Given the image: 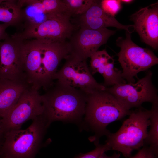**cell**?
I'll return each instance as SVG.
<instances>
[{
    "instance_id": "9a60e30c",
    "label": "cell",
    "mask_w": 158,
    "mask_h": 158,
    "mask_svg": "<svg viewBox=\"0 0 158 158\" xmlns=\"http://www.w3.org/2000/svg\"><path fill=\"white\" fill-rule=\"evenodd\" d=\"M90 58L89 68L92 75L98 73L103 77L104 86L126 83L122 76V71L114 67V60L106 49L97 51Z\"/></svg>"
},
{
    "instance_id": "2e32d148",
    "label": "cell",
    "mask_w": 158,
    "mask_h": 158,
    "mask_svg": "<svg viewBox=\"0 0 158 158\" xmlns=\"http://www.w3.org/2000/svg\"><path fill=\"white\" fill-rule=\"evenodd\" d=\"M31 86L26 81L0 79V117L2 118Z\"/></svg>"
},
{
    "instance_id": "603a6c76",
    "label": "cell",
    "mask_w": 158,
    "mask_h": 158,
    "mask_svg": "<svg viewBox=\"0 0 158 158\" xmlns=\"http://www.w3.org/2000/svg\"><path fill=\"white\" fill-rule=\"evenodd\" d=\"M129 158H156L154 154L149 147L144 146L137 153Z\"/></svg>"
},
{
    "instance_id": "4fadbf2b",
    "label": "cell",
    "mask_w": 158,
    "mask_h": 158,
    "mask_svg": "<svg viewBox=\"0 0 158 158\" xmlns=\"http://www.w3.org/2000/svg\"><path fill=\"white\" fill-rule=\"evenodd\" d=\"M135 30L145 44L154 49L158 47V3L141 8L130 16Z\"/></svg>"
},
{
    "instance_id": "8fae6325",
    "label": "cell",
    "mask_w": 158,
    "mask_h": 158,
    "mask_svg": "<svg viewBox=\"0 0 158 158\" xmlns=\"http://www.w3.org/2000/svg\"><path fill=\"white\" fill-rule=\"evenodd\" d=\"M23 41L11 35L0 41V79L27 82L22 57Z\"/></svg>"
},
{
    "instance_id": "5bb4252c",
    "label": "cell",
    "mask_w": 158,
    "mask_h": 158,
    "mask_svg": "<svg viewBox=\"0 0 158 158\" xmlns=\"http://www.w3.org/2000/svg\"><path fill=\"white\" fill-rule=\"evenodd\" d=\"M79 16L80 28L98 30L108 27H114L125 30L131 34L135 30L133 25H125L120 23L115 18L105 12L101 5V1L95 0L83 14Z\"/></svg>"
},
{
    "instance_id": "ac0fdd59",
    "label": "cell",
    "mask_w": 158,
    "mask_h": 158,
    "mask_svg": "<svg viewBox=\"0 0 158 158\" xmlns=\"http://www.w3.org/2000/svg\"><path fill=\"white\" fill-rule=\"evenodd\" d=\"M19 1L21 5H31L48 16L65 14L70 15L63 0H21Z\"/></svg>"
},
{
    "instance_id": "7a4b0ae2",
    "label": "cell",
    "mask_w": 158,
    "mask_h": 158,
    "mask_svg": "<svg viewBox=\"0 0 158 158\" xmlns=\"http://www.w3.org/2000/svg\"><path fill=\"white\" fill-rule=\"evenodd\" d=\"M42 95V115L49 126L53 122L74 121L85 114L88 94L56 81Z\"/></svg>"
},
{
    "instance_id": "d4e9b609",
    "label": "cell",
    "mask_w": 158,
    "mask_h": 158,
    "mask_svg": "<svg viewBox=\"0 0 158 158\" xmlns=\"http://www.w3.org/2000/svg\"><path fill=\"white\" fill-rule=\"evenodd\" d=\"M6 132L0 119V147L4 142Z\"/></svg>"
},
{
    "instance_id": "7c38bea8",
    "label": "cell",
    "mask_w": 158,
    "mask_h": 158,
    "mask_svg": "<svg viewBox=\"0 0 158 158\" xmlns=\"http://www.w3.org/2000/svg\"><path fill=\"white\" fill-rule=\"evenodd\" d=\"M115 31L104 28L98 30L80 28L74 32L68 42L69 55L87 60L99 48L107 42Z\"/></svg>"
},
{
    "instance_id": "9c48e42d",
    "label": "cell",
    "mask_w": 158,
    "mask_h": 158,
    "mask_svg": "<svg viewBox=\"0 0 158 158\" xmlns=\"http://www.w3.org/2000/svg\"><path fill=\"white\" fill-rule=\"evenodd\" d=\"M44 107L42 96L31 86L22 94L17 103L1 118L6 132L21 129L22 125L43 114Z\"/></svg>"
},
{
    "instance_id": "e0dca14e",
    "label": "cell",
    "mask_w": 158,
    "mask_h": 158,
    "mask_svg": "<svg viewBox=\"0 0 158 158\" xmlns=\"http://www.w3.org/2000/svg\"><path fill=\"white\" fill-rule=\"evenodd\" d=\"M23 20L22 8L18 1L0 0V21L17 26Z\"/></svg>"
},
{
    "instance_id": "ba28073f",
    "label": "cell",
    "mask_w": 158,
    "mask_h": 158,
    "mask_svg": "<svg viewBox=\"0 0 158 158\" xmlns=\"http://www.w3.org/2000/svg\"><path fill=\"white\" fill-rule=\"evenodd\" d=\"M71 16L68 14L55 15L40 24L25 25L22 32L13 36L23 40L37 39L47 43L65 42L75 29L70 21Z\"/></svg>"
},
{
    "instance_id": "83f0119b",
    "label": "cell",
    "mask_w": 158,
    "mask_h": 158,
    "mask_svg": "<svg viewBox=\"0 0 158 158\" xmlns=\"http://www.w3.org/2000/svg\"><path fill=\"white\" fill-rule=\"evenodd\" d=\"M0 158H1L0 154Z\"/></svg>"
},
{
    "instance_id": "d6986e66",
    "label": "cell",
    "mask_w": 158,
    "mask_h": 158,
    "mask_svg": "<svg viewBox=\"0 0 158 158\" xmlns=\"http://www.w3.org/2000/svg\"><path fill=\"white\" fill-rule=\"evenodd\" d=\"M150 118V129L145 140L149 147L157 158L158 153V102L152 104Z\"/></svg>"
},
{
    "instance_id": "8992f818",
    "label": "cell",
    "mask_w": 158,
    "mask_h": 158,
    "mask_svg": "<svg viewBox=\"0 0 158 158\" xmlns=\"http://www.w3.org/2000/svg\"><path fill=\"white\" fill-rule=\"evenodd\" d=\"M116 44L120 47L117 54L122 69V76L128 83L135 82L140 72L147 71L158 63V58L150 50L141 47L131 39V34L126 31L125 38L119 37Z\"/></svg>"
},
{
    "instance_id": "484cf974",
    "label": "cell",
    "mask_w": 158,
    "mask_h": 158,
    "mask_svg": "<svg viewBox=\"0 0 158 158\" xmlns=\"http://www.w3.org/2000/svg\"><path fill=\"white\" fill-rule=\"evenodd\" d=\"M120 156L119 154L116 153H114L111 156H108L104 152L101 154L99 158H120Z\"/></svg>"
},
{
    "instance_id": "52a82bcc",
    "label": "cell",
    "mask_w": 158,
    "mask_h": 158,
    "mask_svg": "<svg viewBox=\"0 0 158 158\" xmlns=\"http://www.w3.org/2000/svg\"><path fill=\"white\" fill-rule=\"evenodd\" d=\"M152 72L149 70L136 82L118 83L107 87L106 90L128 110L140 107L145 102H158V91L152 83Z\"/></svg>"
},
{
    "instance_id": "6da1fadb",
    "label": "cell",
    "mask_w": 158,
    "mask_h": 158,
    "mask_svg": "<svg viewBox=\"0 0 158 158\" xmlns=\"http://www.w3.org/2000/svg\"><path fill=\"white\" fill-rule=\"evenodd\" d=\"M69 53L67 42H42L33 46L28 52L25 61L27 82L37 90L42 87L47 90L54 83L60 63Z\"/></svg>"
},
{
    "instance_id": "44dd1931",
    "label": "cell",
    "mask_w": 158,
    "mask_h": 158,
    "mask_svg": "<svg viewBox=\"0 0 158 158\" xmlns=\"http://www.w3.org/2000/svg\"><path fill=\"white\" fill-rule=\"evenodd\" d=\"M121 2L119 0H103L101 1L102 10L108 14L114 16L121 8Z\"/></svg>"
},
{
    "instance_id": "277c9868",
    "label": "cell",
    "mask_w": 158,
    "mask_h": 158,
    "mask_svg": "<svg viewBox=\"0 0 158 158\" xmlns=\"http://www.w3.org/2000/svg\"><path fill=\"white\" fill-rule=\"evenodd\" d=\"M25 129L12 130L6 132L0 147L1 158H35L41 148L49 126L42 115L33 119Z\"/></svg>"
},
{
    "instance_id": "30bf717a",
    "label": "cell",
    "mask_w": 158,
    "mask_h": 158,
    "mask_svg": "<svg viewBox=\"0 0 158 158\" xmlns=\"http://www.w3.org/2000/svg\"><path fill=\"white\" fill-rule=\"evenodd\" d=\"M65 62L57 71L55 80L88 94L97 90H104L106 87L97 83L92 76L87 63L83 60L68 55Z\"/></svg>"
},
{
    "instance_id": "7402d4cb",
    "label": "cell",
    "mask_w": 158,
    "mask_h": 158,
    "mask_svg": "<svg viewBox=\"0 0 158 158\" xmlns=\"http://www.w3.org/2000/svg\"><path fill=\"white\" fill-rule=\"evenodd\" d=\"M109 150V148L106 144L101 145L98 144L94 150L81 154L76 158H99L102 153Z\"/></svg>"
},
{
    "instance_id": "5b68a950",
    "label": "cell",
    "mask_w": 158,
    "mask_h": 158,
    "mask_svg": "<svg viewBox=\"0 0 158 158\" xmlns=\"http://www.w3.org/2000/svg\"><path fill=\"white\" fill-rule=\"evenodd\" d=\"M131 111L129 117L115 133H109L106 136L110 150L119 151L126 157L130 156L132 151L144 145L147 129L150 125L151 110L141 107Z\"/></svg>"
},
{
    "instance_id": "cb8c5ba5",
    "label": "cell",
    "mask_w": 158,
    "mask_h": 158,
    "mask_svg": "<svg viewBox=\"0 0 158 158\" xmlns=\"http://www.w3.org/2000/svg\"><path fill=\"white\" fill-rule=\"evenodd\" d=\"M10 25L8 24L4 23L0 24V41L6 38L8 35L6 32V28Z\"/></svg>"
},
{
    "instance_id": "4316f807",
    "label": "cell",
    "mask_w": 158,
    "mask_h": 158,
    "mask_svg": "<svg viewBox=\"0 0 158 158\" xmlns=\"http://www.w3.org/2000/svg\"><path fill=\"white\" fill-rule=\"evenodd\" d=\"M133 1L132 0H120V1L122 3H130L132 2H133Z\"/></svg>"
},
{
    "instance_id": "ffe728a7",
    "label": "cell",
    "mask_w": 158,
    "mask_h": 158,
    "mask_svg": "<svg viewBox=\"0 0 158 158\" xmlns=\"http://www.w3.org/2000/svg\"><path fill=\"white\" fill-rule=\"evenodd\" d=\"M63 1L71 16H80L89 8L94 0H63Z\"/></svg>"
},
{
    "instance_id": "3957f363",
    "label": "cell",
    "mask_w": 158,
    "mask_h": 158,
    "mask_svg": "<svg viewBox=\"0 0 158 158\" xmlns=\"http://www.w3.org/2000/svg\"><path fill=\"white\" fill-rule=\"evenodd\" d=\"M131 112L125 109L106 88L88 94L85 119L95 133V144H98L100 137L110 133L106 129L108 124L129 115Z\"/></svg>"
}]
</instances>
